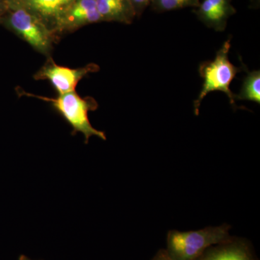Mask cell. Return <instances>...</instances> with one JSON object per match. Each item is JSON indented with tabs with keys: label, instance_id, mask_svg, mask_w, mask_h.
<instances>
[{
	"label": "cell",
	"instance_id": "7a4b0ae2",
	"mask_svg": "<svg viewBox=\"0 0 260 260\" xmlns=\"http://www.w3.org/2000/svg\"><path fill=\"white\" fill-rule=\"evenodd\" d=\"M230 229V225L223 223L190 232L170 231L166 251L172 260H196L210 246L232 240Z\"/></svg>",
	"mask_w": 260,
	"mask_h": 260
},
{
	"label": "cell",
	"instance_id": "277c9868",
	"mask_svg": "<svg viewBox=\"0 0 260 260\" xmlns=\"http://www.w3.org/2000/svg\"><path fill=\"white\" fill-rule=\"evenodd\" d=\"M0 25L28 43L37 52L47 58L51 56L53 46L58 39L30 13L20 8L8 9L0 19Z\"/></svg>",
	"mask_w": 260,
	"mask_h": 260
},
{
	"label": "cell",
	"instance_id": "6da1fadb",
	"mask_svg": "<svg viewBox=\"0 0 260 260\" xmlns=\"http://www.w3.org/2000/svg\"><path fill=\"white\" fill-rule=\"evenodd\" d=\"M18 92L20 96L36 98L49 103L53 109L73 128L72 135L82 133L84 135L85 144H88L92 136L99 137L103 140H107L105 133L95 129L89 120L88 113L96 110L99 107L98 102L93 98L80 96L75 90L60 94L56 98L35 95L20 88H18Z\"/></svg>",
	"mask_w": 260,
	"mask_h": 260
},
{
	"label": "cell",
	"instance_id": "9c48e42d",
	"mask_svg": "<svg viewBox=\"0 0 260 260\" xmlns=\"http://www.w3.org/2000/svg\"><path fill=\"white\" fill-rule=\"evenodd\" d=\"M196 260H255L247 243L233 238L232 240L210 246Z\"/></svg>",
	"mask_w": 260,
	"mask_h": 260
},
{
	"label": "cell",
	"instance_id": "7c38bea8",
	"mask_svg": "<svg viewBox=\"0 0 260 260\" xmlns=\"http://www.w3.org/2000/svg\"><path fill=\"white\" fill-rule=\"evenodd\" d=\"M154 10L157 12H167L172 10L181 9V8H198L200 5V0H151Z\"/></svg>",
	"mask_w": 260,
	"mask_h": 260
},
{
	"label": "cell",
	"instance_id": "8fae6325",
	"mask_svg": "<svg viewBox=\"0 0 260 260\" xmlns=\"http://www.w3.org/2000/svg\"><path fill=\"white\" fill-rule=\"evenodd\" d=\"M236 100L250 101L260 103V72L254 70L248 73L243 81L239 94L235 95Z\"/></svg>",
	"mask_w": 260,
	"mask_h": 260
},
{
	"label": "cell",
	"instance_id": "ba28073f",
	"mask_svg": "<svg viewBox=\"0 0 260 260\" xmlns=\"http://www.w3.org/2000/svg\"><path fill=\"white\" fill-rule=\"evenodd\" d=\"M194 13L202 23L216 31H223L228 20L235 14L231 0H203Z\"/></svg>",
	"mask_w": 260,
	"mask_h": 260
},
{
	"label": "cell",
	"instance_id": "30bf717a",
	"mask_svg": "<svg viewBox=\"0 0 260 260\" xmlns=\"http://www.w3.org/2000/svg\"><path fill=\"white\" fill-rule=\"evenodd\" d=\"M103 22L131 24L136 15L129 0H95Z\"/></svg>",
	"mask_w": 260,
	"mask_h": 260
},
{
	"label": "cell",
	"instance_id": "3957f363",
	"mask_svg": "<svg viewBox=\"0 0 260 260\" xmlns=\"http://www.w3.org/2000/svg\"><path fill=\"white\" fill-rule=\"evenodd\" d=\"M230 49L231 40L228 39L217 51L213 60L204 61L200 65L199 73L203 78V84L198 99L194 102L195 115L199 114L202 101L213 91L226 94L231 104L236 107L235 94L231 90L230 85L237 73L242 71V68L234 66L229 60Z\"/></svg>",
	"mask_w": 260,
	"mask_h": 260
},
{
	"label": "cell",
	"instance_id": "52a82bcc",
	"mask_svg": "<svg viewBox=\"0 0 260 260\" xmlns=\"http://www.w3.org/2000/svg\"><path fill=\"white\" fill-rule=\"evenodd\" d=\"M102 16L98 10L95 0H75L63 15L56 30V37L76 31L90 25L102 23Z\"/></svg>",
	"mask_w": 260,
	"mask_h": 260
},
{
	"label": "cell",
	"instance_id": "5bb4252c",
	"mask_svg": "<svg viewBox=\"0 0 260 260\" xmlns=\"http://www.w3.org/2000/svg\"><path fill=\"white\" fill-rule=\"evenodd\" d=\"M151 260H172L168 256L167 251L164 249L158 251V253L155 254V256Z\"/></svg>",
	"mask_w": 260,
	"mask_h": 260
},
{
	"label": "cell",
	"instance_id": "9a60e30c",
	"mask_svg": "<svg viewBox=\"0 0 260 260\" xmlns=\"http://www.w3.org/2000/svg\"><path fill=\"white\" fill-rule=\"evenodd\" d=\"M8 8L5 0H0V19L8 11Z\"/></svg>",
	"mask_w": 260,
	"mask_h": 260
},
{
	"label": "cell",
	"instance_id": "2e32d148",
	"mask_svg": "<svg viewBox=\"0 0 260 260\" xmlns=\"http://www.w3.org/2000/svg\"><path fill=\"white\" fill-rule=\"evenodd\" d=\"M19 260H32L30 259H29L28 257H27L26 256L22 255L20 256V259Z\"/></svg>",
	"mask_w": 260,
	"mask_h": 260
},
{
	"label": "cell",
	"instance_id": "5b68a950",
	"mask_svg": "<svg viewBox=\"0 0 260 260\" xmlns=\"http://www.w3.org/2000/svg\"><path fill=\"white\" fill-rule=\"evenodd\" d=\"M100 70L99 65L90 63L83 68H70L56 64L54 59L48 57L45 64L34 75L36 80H49L58 95L75 91L80 80L90 73Z\"/></svg>",
	"mask_w": 260,
	"mask_h": 260
},
{
	"label": "cell",
	"instance_id": "8992f818",
	"mask_svg": "<svg viewBox=\"0 0 260 260\" xmlns=\"http://www.w3.org/2000/svg\"><path fill=\"white\" fill-rule=\"evenodd\" d=\"M8 9L20 8L39 19L56 39L63 15L75 0H5Z\"/></svg>",
	"mask_w": 260,
	"mask_h": 260
},
{
	"label": "cell",
	"instance_id": "4fadbf2b",
	"mask_svg": "<svg viewBox=\"0 0 260 260\" xmlns=\"http://www.w3.org/2000/svg\"><path fill=\"white\" fill-rule=\"evenodd\" d=\"M129 1L134 10L136 17H139L143 14L145 10L151 3V0H129Z\"/></svg>",
	"mask_w": 260,
	"mask_h": 260
}]
</instances>
